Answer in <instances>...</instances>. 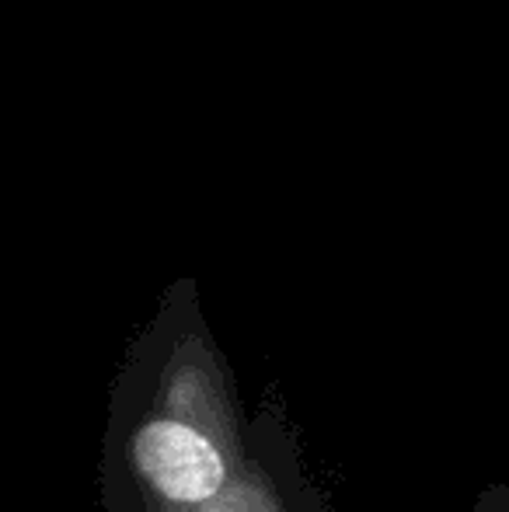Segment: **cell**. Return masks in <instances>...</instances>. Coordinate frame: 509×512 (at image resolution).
<instances>
[{"mask_svg":"<svg viewBox=\"0 0 509 512\" xmlns=\"http://www.w3.org/2000/svg\"><path fill=\"white\" fill-rule=\"evenodd\" d=\"M136 464L157 492L185 506L213 499L227 478L217 446L182 422L143 425L136 436Z\"/></svg>","mask_w":509,"mask_h":512,"instance_id":"obj_1","label":"cell"}]
</instances>
